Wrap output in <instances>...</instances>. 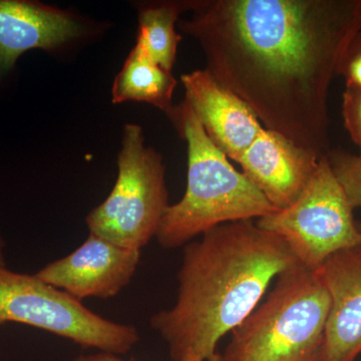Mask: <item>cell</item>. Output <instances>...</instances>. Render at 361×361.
<instances>
[{
	"label": "cell",
	"instance_id": "cell-7",
	"mask_svg": "<svg viewBox=\"0 0 361 361\" xmlns=\"http://www.w3.org/2000/svg\"><path fill=\"white\" fill-rule=\"evenodd\" d=\"M284 240L296 262L317 271L331 256L361 245L353 209L332 172L327 157L290 206L256 220Z\"/></svg>",
	"mask_w": 361,
	"mask_h": 361
},
{
	"label": "cell",
	"instance_id": "cell-15",
	"mask_svg": "<svg viewBox=\"0 0 361 361\" xmlns=\"http://www.w3.org/2000/svg\"><path fill=\"white\" fill-rule=\"evenodd\" d=\"M332 172L348 197L349 204L361 207V155L342 149H330L326 155Z\"/></svg>",
	"mask_w": 361,
	"mask_h": 361
},
{
	"label": "cell",
	"instance_id": "cell-9",
	"mask_svg": "<svg viewBox=\"0 0 361 361\" xmlns=\"http://www.w3.org/2000/svg\"><path fill=\"white\" fill-rule=\"evenodd\" d=\"M180 80L184 102L198 118L209 139L227 158L238 161L264 128L257 116L206 68L183 75Z\"/></svg>",
	"mask_w": 361,
	"mask_h": 361
},
{
	"label": "cell",
	"instance_id": "cell-20",
	"mask_svg": "<svg viewBox=\"0 0 361 361\" xmlns=\"http://www.w3.org/2000/svg\"><path fill=\"white\" fill-rule=\"evenodd\" d=\"M358 227H360V229L361 230V223H357Z\"/></svg>",
	"mask_w": 361,
	"mask_h": 361
},
{
	"label": "cell",
	"instance_id": "cell-13",
	"mask_svg": "<svg viewBox=\"0 0 361 361\" xmlns=\"http://www.w3.org/2000/svg\"><path fill=\"white\" fill-rule=\"evenodd\" d=\"M177 84L171 71L157 65L135 45L114 82L113 103H147L170 116L175 108L172 99Z\"/></svg>",
	"mask_w": 361,
	"mask_h": 361
},
{
	"label": "cell",
	"instance_id": "cell-10",
	"mask_svg": "<svg viewBox=\"0 0 361 361\" xmlns=\"http://www.w3.org/2000/svg\"><path fill=\"white\" fill-rule=\"evenodd\" d=\"M317 271L330 307L315 361H355L361 355V245L331 256Z\"/></svg>",
	"mask_w": 361,
	"mask_h": 361
},
{
	"label": "cell",
	"instance_id": "cell-3",
	"mask_svg": "<svg viewBox=\"0 0 361 361\" xmlns=\"http://www.w3.org/2000/svg\"><path fill=\"white\" fill-rule=\"evenodd\" d=\"M169 118L187 142L188 177L184 196L169 205L157 233L161 248H180L217 226L258 220L276 212L209 139L185 102L175 106Z\"/></svg>",
	"mask_w": 361,
	"mask_h": 361
},
{
	"label": "cell",
	"instance_id": "cell-4",
	"mask_svg": "<svg viewBox=\"0 0 361 361\" xmlns=\"http://www.w3.org/2000/svg\"><path fill=\"white\" fill-rule=\"evenodd\" d=\"M329 307V294L318 271L294 263L233 330L220 361H315Z\"/></svg>",
	"mask_w": 361,
	"mask_h": 361
},
{
	"label": "cell",
	"instance_id": "cell-12",
	"mask_svg": "<svg viewBox=\"0 0 361 361\" xmlns=\"http://www.w3.org/2000/svg\"><path fill=\"white\" fill-rule=\"evenodd\" d=\"M320 159L263 128L237 163L247 179L279 210L300 196Z\"/></svg>",
	"mask_w": 361,
	"mask_h": 361
},
{
	"label": "cell",
	"instance_id": "cell-5",
	"mask_svg": "<svg viewBox=\"0 0 361 361\" xmlns=\"http://www.w3.org/2000/svg\"><path fill=\"white\" fill-rule=\"evenodd\" d=\"M110 195L87 216L90 234L125 248L141 250L156 238L169 207L165 166L146 146L139 125L127 123Z\"/></svg>",
	"mask_w": 361,
	"mask_h": 361
},
{
	"label": "cell",
	"instance_id": "cell-11",
	"mask_svg": "<svg viewBox=\"0 0 361 361\" xmlns=\"http://www.w3.org/2000/svg\"><path fill=\"white\" fill-rule=\"evenodd\" d=\"M77 16L28 0H0V80L30 49L54 51L84 33Z\"/></svg>",
	"mask_w": 361,
	"mask_h": 361
},
{
	"label": "cell",
	"instance_id": "cell-14",
	"mask_svg": "<svg viewBox=\"0 0 361 361\" xmlns=\"http://www.w3.org/2000/svg\"><path fill=\"white\" fill-rule=\"evenodd\" d=\"M187 1H159L145 4L140 9L139 32L135 47L149 59L169 71L177 59L182 35L177 32L180 16L189 11Z\"/></svg>",
	"mask_w": 361,
	"mask_h": 361
},
{
	"label": "cell",
	"instance_id": "cell-17",
	"mask_svg": "<svg viewBox=\"0 0 361 361\" xmlns=\"http://www.w3.org/2000/svg\"><path fill=\"white\" fill-rule=\"evenodd\" d=\"M338 75L345 80L346 87L361 90V30L353 37L344 52Z\"/></svg>",
	"mask_w": 361,
	"mask_h": 361
},
{
	"label": "cell",
	"instance_id": "cell-6",
	"mask_svg": "<svg viewBox=\"0 0 361 361\" xmlns=\"http://www.w3.org/2000/svg\"><path fill=\"white\" fill-rule=\"evenodd\" d=\"M16 322L44 330L85 348L126 355L140 341L133 324L97 314L35 274L0 266V324Z\"/></svg>",
	"mask_w": 361,
	"mask_h": 361
},
{
	"label": "cell",
	"instance_id": "cell-8",
	"mask_svg": "<svg viewBox=\"0 0 361 361\" xmlns=\"http://www.w3.org/2000/svg\"><path fill=\"white\" fill-rule=\"evenodd\" d=\"M141 257V250L90 234L75 251L45 265L35 276L80 301L113 298L130 283Z\"/></svg>",
	"mask_w": 361,
	"mask_h": 361
},
{
	"label": "cell",
	"instance_id": "cell-19",
	"mask_svg": "<svg viewBox=\"0 0 361 361\" xmlns=\"http://www.w3.org/2000/svg\"><path fill=\"white\" fill-rule=\"evenodd\" d=\"M4 248H6V243H4V239L0 237V266H6Z\"/></svg>",
	"mask_w": 361,
	"mask_h": 361
},
{
	"label": "cell",
	"instance_id": "cell-18",
	"mask_svg": "<svg viewBox=\"0 0 361 361\" xmlns=\"http://www.w3.org/2000/svg\"><path fill=\"white\" fill-rule=\"evenodd\" d=\"M73 361H137V360L135 357L125 358L123 357V355H116V353L97 351L96 353L78 355ZM190 361L201 360H193Z\"/></svg>",
	"mask_w": 361,
	"mask_h": 361
},
{
	"label": "cell",
	"instance_id": "cell-1",
	"mask_svg": "<svg viewBox=\"0 0 361 361\" xmlns=\"http://www.w3.org/2000/svg\"><path fill=\"white\" fill-rule=\"evenodd\" d=\"M189 11L178 27L213 78L265 129L326 156L330 85L361 30V0H190Z\"/></svg>",
	"mask_w": 361,
	"mask_h": 361
},
{
	"label": "cell",
	"instance_id": "cell-16",
	"mask_svg": "<svg viewBox=\"0 0 361 361\" xmlns=\"http://www.w3.org/2000/svg\"><path fill=\"white\" fill-rule=\"evenodd\" d=\"M342 118L351 140L361 155V90L346 87L342 94Z\"/></svg>",
	"mask_w": 361,
	"mask_h": 361
},
{
	"label": "cell",
	"instance_id": "cell-2",
	"mask_svg": "<svg viewBox=\"0 0 361 361\" xmlns=\"http://www.w3.org/2000/svg\"><path fill=\"white\" fill-rule=\"evenodd\" d=\"M183 247L174 305L149 319L173 361H220L221 339L244 322L295 258L256 220L217 226Z\"/></svg>",
	"mask_w": 361,
	"mask_h": 361
}]
</instances>
